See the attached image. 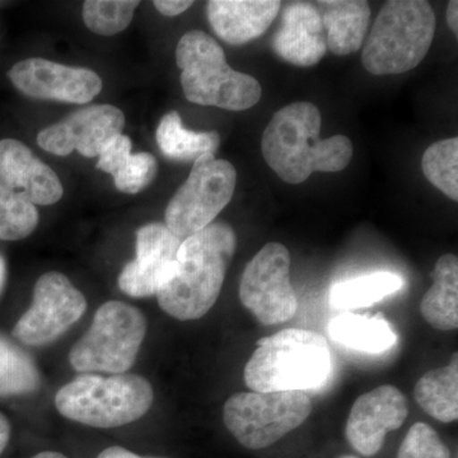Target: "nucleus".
Returning <instances> with one entry per match:
<instances>
[{
	"instance_id": "1a4fd4ad",
	"label": "nucleus",
	"mask_w": 458,
	"mask_h": 458,
	"mask_svg": "<svg viewBox=\"0 0 458 458\" xmlns=\"http://www.w3.org/2000/svg\"><path fill=\"white\" fill-rule=\"evenodd\" d=\"M236 183L237 171L231 162L201 156L165 208V225L181 240L198 233L227 207Z\"/></svg>"
},
{
	"instance_id": "0eeeda50",
	"label": "nucleus",
	"mask_w": 458,
	"mask_h": 458,
	"mask_svg": "<svg viewBox=\"0 0 458 458\" xmlns=\"http://www.w3.org/2000/svg\"><path fill=\"white\" fill-rule=\"evenodd\" d=\"M147 335V319L140 309L122 301L102 304L86 334L69 354L72 369L80 373L128 372L137 360Z\"/></svg>"
},
{
	"instance_id": "c756f323",
	"label": "nucleus",
	"mask_w": 458,
	"mask_h": 458,
	"mask_svg": "<svg viewBox=\"0 0 458 458\" xmlns=\"http://www.w3.org/2000/svg\"><path fill=\"white\" fill-rule=\"evenodd\" d=\"M397 458H452L438 433L426 423H415L401 443Z\"/></svg>"
},
{
	"instance_id": "aec40b11",
	"label": "nucleus",
	"mask_w": 458,
	"mask_h": 458,
	"mask_svg": "<svg viewBox=\"0 0 458 458\" xmlns=\"http://www.w3.org/2000/svg\"><path fill=\"white\" fill-rule=\"evenodd\" d=\"M131 140L119 135L98 156L96 167L114 177V186L125 194H138L156 179L158 165L155 156L141 152L131 155Z\"/></svg>"
},
{
	"instance_id": "b1692460",
	"label": "nucleus",
	"mask_w": 458,
	"mask_h": 458,
	"mask_svg": "<svg viewBox=\"0 0 458 458\" xmlns=\"http://www.w3.org/2000/svg\"><path fill=\"white\" fill-rule=\"evenodd\" d=\"M159 149L168 159L195 162L201 156H216L221 144L216 131H191L183 128L180 114L170 111L162 117L156 131Z\"/></svg>"
},
{
	"instance_id": "20e7f679",
	"label": "nucleus",
	"mask_w": 458,
	"mask_h": 458,
	"mask_svg": "<svg viewBox=\"0 0 458 458\" xmlns=\"http://www.w3.org/2000/svg\"><path fill=\"white\" fill-rule=\"evenodd\" d=\"M183 95L192 104L245 111L260 101V83L228 65L225 50L199 30L185 33L176 47Z\"/></svg>"
},
{
	"instance_id": "dca6fc26",
	"label": "nucleus",
	"mask_w": 458,
	"mask_h": 458,
	"mask_svg": "<svg viewBox=\"0 0 458 458\" xmlns=\"http://www.w3.org/2000/svg\"><path fill=\"white\" fill-rule=\"evenodd\" d=\"M273 50L280 59L301 68L321 62L327 51V33L316 4L294 2L286 5L273 38Z\"/></svg>"
},
{
	"instance_id": "72a5a7b5",
	"label": "nucleus",
	"mask_w": 458,
	"mask_h": 458,
	"mask_svg": "<svg viewBox=\"0 0 458 458\" xmlns=\"http://www.w3.org/2000/svg\"><path fill=\"white\" fill-rule=\"evenodd\" d=\"M447 23L450 26L451 31L454 33V35H458V2L456 0H452V2L448 3L447 7Z\"/></svg>"
},
{
	"instance_id": "f3484780",
	"label": "nucleus",
	"mask_w": 458,
	"mask_h": 458,
	"mask_svg": "<svg viewBox=\"0 0 458 458\" xmlns=\"http://www.w3.org/2000/svg\"><path fill=\"white\" fill-rule=\"evenodd\" d=\"M0 181L22 192L35 205H53L64 194L53 168L17 140H0Z\"/></svg>"
},
{
	"instance_id": "c85d7f7f",
	"label": "nucleus",
	"mask_w": 458,
	"mask_h": 458,
	"mask_svg": "<svg viewBox=\"0 0 458 458\" xmlns=\"http://www.w3.org/2000/svg\"><path fill=\"white\" fill-rule=\"evenodd\" d=\"M140 2L135 0H87L83 21L90 31L99 36H114L125 31Z\"/></svg>"
},
{
	"instance_id": "6e6552de",
	"label": "nucleus",
	"mask_w": 458,
	"mask_h": 458,
	"mask_svg": "<svg viewBox=\"0 0 458 458\" xmlns=\"http://www.w3.org/2000/svg\"><path fill=\"white\" fill-rule=\"evenodd\" d=\"M312 411L302 391L238 393L225 401L223 420L232 436L249 450H262L302 426Z\"/></svg>"
},
{
	"instance_id": "ddd939ff",
	"label": "nucleus",
	"mask_w": 458,
	"mask_h": 458,
	"mask_svg": "<svg viewBox=\"0 0 458 458\" xmlns=\"http://www.w3.org/2000/svg\"><path fill=\"white\" fill-rule=\"evenodd\" d=\"M9 80L29 98L86 105L101 92L102 81L87 68L57 64L30 57L12 66Z\"/></svg>"
},
{
	"instance_id": "39448f33",
	"label": "nucleus",
	"mask_w": 458,
	"mask_h": 458,
	"mask_svg": "<svg viewBox=\"0 0 458 458\" xmlns=\"http://www.w3.org/2000/svg\"><path fill=\"white\" fill-rule=\"evenodd\" d=\"M153 400L152 385L140 375L84 373L57 391L55 408L63 417L83 426L117 428L143 418Z\"/></svg>"
},
{
	"instance_id": "423d86ee",
	"label": "nucleus",
	"mask_w": 458,
	"mask_h": 458,
	"mask_svg": "<svg viewBox=\"0 0 458 458\" xmlns=\"http://www.w3.org/2000/svg\"><path fill=\"white\" fill-rule=\"evenodd\" d=\"M436 25V14L426 0L386 2L361 53L364 68L373 75L417 68L432 47Z\"/></svg>"
},
{
	"instance_id": "f704fd0d",
	"label": "nucleus",
	"mask_w": 458,
	"mask_h": 458,
	"mask_svg": "<svg viewBox=\"0 0 458 458\" xmlns=\"http://www.w3.org/2000/svg\"><path fill=\"white\" fill-rule=\"evenodd\" d=\"M5 276H7V267H5L4 258L0 255V293L4 288Z\"/></svg>"
},
{
	"instance_id": "cd10ccee",
	"label": "nucleus",
	"mask_w": 458,
	"mask_h": 458,
	"mask_svg": "<svg viewBox=\"0 0 458 458\" xmlns=\"http://www.w3.org/2000/svg\"><path fill=\"white\" fill-rule=\"evenodd\" d=\"M421 168L430 183L458 201V140L450 138L432 144L421 158Z\"/></svg>"
},
{
	"instance_id": "7c9ffc66",
	"label": "nucleus",
	"mask_w": 458,
	"mask_h": 458,
	"mask_svg": "<svg viewBox=\"0 0 458 458\" xmlns=\"http://www.w3.org/2000/svg\"><path fill=\"white\" fill-rule=\"evenodd\" d=\"M153 4H155L157 11L164 16L176 17L188 11L194 4V2H189V0H156Z\"/></svg>"
},
{
	"instance_id": "c9c22d12",
	"label": "nucleus",
	"mask_w": 458,
	"mask_h": 458,
	"mask_svg": "<svg viewBox=\"0 0 458 458\" xmlns=\"http://www.w3.org/2000/svg\"><path fill=\"white\" fill-rule=\"evenodd\" d=\"M30 458H69L65 454H59V452L47 451L40 452V454H35V456Z\"/></svg>"
},
{
	"instance_id": "f03ea898",
	"label": "nucleus",
	"mask_w": 458,
	"mask_h": 458,
	"mask_svg": "<svg viewBox=\"0 0 458 458\" xmlns=\"http://www.w3.org/2000/svg\"><path fill=\"white\" fill-rule=\"evenodd\" d=\"M236 249V233L223 222L182 240L174 273L157 292L159 307L180 321L207 315L218 301Z\"/></svg>"
},
{
	"instance_id": "2f4dec72",
	"label": "nucleus",
	"mask_w": 458,
	"mask_h": 458,
	"mask_svg": "<svg viewBox=\"0 0 458 458\" xmlns=\"http://www.w3.org/2000/svg\"><path fill=\"white\" fill-rule=\"evenodd\" d=\"M98 458H157V457H141L134 452L120 447V445H113L106 450L101 452Z\"/></svg>"
},
{
	"instance_id": "f8f14e48",
	"label": "nucleus",
	"mask_w": 458,
	"mask_h": 458,
	"mask_svg": "<svg viewBox=\"0 0 458 458\" xmlns=\"http://www.w3.org/2000/svg\"><path fill=\"white\" fill-rule=\"evenodd\" d=\"M125 116L113 105H92L75 111L63 122L42 129L38 144L42 149L59 157L78 150L95 158L110 141L123 134Z\"/></svg>"
},
{
	"instance_id": "6ab92c4d",
	"label": "nucleus",
	"mask_w": 458,
	"mask_h": 458,
	"mask_svg": "<svg viewBox=\"0 0 458 458\" xmlns=\"http://www.w3.org/2000/svg\"><path fill=\"white\" fill-rule=\"evenodd\" d=\"M327 33V49L337 56L357 53L369 31L370 7L366 0L316 3Z\"/></svg>"
},
{
	"instance_id": "393cba45",
	"label": "nucleus",
	"mask_w": 458,
	"mask_h": 458,
	"mask_svg": "<svg viewBox=\"0 0 458 458\" xmlns=\"http://www.w3.org/2000/svg\"><path fill=\"white\" fill-rule=\"evenodd\" d=\"M403 286V279L397 274L379 271L334 284L330 291V304L342 311L364 309L397 293Z\"/></svg>"
},
{
	"instance_id": "f257e3e1",
	"label": "nucleus",
	"mask_w": 458,
	"mask_h": 458,
	"mask_svg": "<svg viewBox=\"0 0 458 458\" xmlns=\"http://www.w3.org/2000/svg\"><path fill=\"white\" fill-rule=\"evenodd\" d=\"M321 113L311 102L280 108L267 123L261 152L280 180L300 185L315 172L345 170L352 158V143L345 135L319 138Z\"/></svg>"
},
{
	"instance_id": "7ed1b4c3",
	"label": "nucleus",
	"mask_w": 458,
	"mask_h": 458,
	"mask_svg": "<svg viewBox=\"0 0 458 458\" xmlns=\"http://www.w3.org/2000/svg\"><path fill=\"white\" fill-rule=\"evenodd\" d=\"M333 357L324 336L285 328L262 337L247 361L245 382L255 393H285L321 387L330 377Z\"/></svg>"
},
{
	"instance_id": "a211bd4d",
	"label": "nucleus",
	"mask_w": 458,
	"mask_h": 458,
	"mask_svg": "<svg viewBox=\"0 0 458 458\" xmlns=\"http://www.w3.org/2000/svg\"><path fill=\"white\" fill-rule=\"evenodd\" d=\"M280 8L279 0H210L207 14L219 38L241 47L264 35Z\"/></svg>"
},
{
	"instance_id": "a878e982",
	"label": "nucleus",
	"mask_w": 458,
	"mask_h": 458,
	"mask_svg": "<svg viewBox=\"0 0 458 458\" xmlns=\"http://www.w3.org/2000/svg\"><path fill=\"white\" fill-rule=\"evenodd\" d=\"M40 386V370L31 355L0 335V397L36 393Z\"/></svg>"
},
{
	"instance_id": "bb28decb",
	"label": "nucleus",
	"mask_w": 458,
	"mask_h": 458,
	"mask_svg": "<svg viewBox=\"0 0 458 458\" xmlns=\"http://www.w3.org/2000/svg\"><path fill=\"white\" fill-rule=\"evenodd\" d=\"M38 221L40 214L36 205L0 181V240H23L35 231Z\"/></svg>"
},
{
	"instance_id": "9d476101",
	"label": "nucleus",
	"mask_w": 458,
	"mask_h": 458,
	"mask_svg": "<svg viewBox=\"0 0 458 458\" xmlns=\"http://www.w3.org/2000/svg\"><path fill=\"white\" fill-rule=\"evenodd\" d=\"M240 300L262 325L284 324L298 310L291 283V254L283 243H267L246 265Z\"/></svg>"
},
{
	"instance_id": "412c9836",
	"label": "nucleus",
	"mask_w": 458,
	"mask_h": 458,
	"mask_svg": "<svg viewBox=\"0 0 458 458\" xmlns=\"http://www.w3.org/2000/svg\"><path fill=\"white\" fill-rule=\"evenodd\" d=\"M433 285L424 295L420 311L428 324L441 331L458 327V259L445 254L437 261Z\"/></svg>"
},
{
	"instance_id": "473e14b6",
	"label": "nucleus",
	"mask_w": 458,
	"mask_h": 458,
	"mask_svg": "<svg viewBox=\"0 0 458 458\" xmlns=\"http://www.w3.org/2000/svg\"><path fill=\"white\" fill-rule=\"evenodd\" d=\"M9 439H11V424H9L8 419L0 412V454L7 447Z\"/></svg>"
},
{
	"instance_id": "2eb2a0df",
	"label": "nucleus",
	"mask_w": 458,
	"mask_h": 458,
	"mask_svg": "<svg viewBox=\"0 0 458 458\" xmlns=\"http://www.w3.org/2000/svg\"><path fill=\"white\" fill-rule=\"evenodd\" d=\"M182 240L164 223H150L137 232V256L117 279L123 293L134 298L157 294L171 278Z\"/></svg>"
},
{
	"instance_id": "4468645a",
	"label": "nucleus",
	"mask_w": 458,
	"mask_h": 458,
	"mask_svg": "<svg viewBox=\"0 0 458 458\" xmlns=\"http://www.w3.org/2000/svg\"><path fill=\"white\" fill-rule=\"evenodd\" d=\"M408 415L405 394L393 385L379 386L355 401L346 421V439L361 456H375L386 436L403 427Z\"/></svg>"
},
{
	"instance_id": "5701e85b",
	"label": "nucleus",
	"mask_w": 458,
	"mask_h": 458,
	"mask_svg": "<svg viewBox=\"0 0 458 458\" xmlns=\"http://www.w3.org/2000/svg\"><path fill=\"white\" fill-rule=\"evenodd\" d=\"M418 405L442 423L458 419V360L454 352L450 364L429 370L415 385Z\"/></svg>"
},
{
	"instance_id": "e433bc0d",
	"label": "nucleus",
	"mask_w": 458,
	"mask_h": 458,
	"mask_svg": "<svg viewBox=\"0 0 458 458\" xmlns=\"http://www.w3.org/2000/svg\"><path fill=\"white\" fill-rule=\"evenodd\" d=\"M339 458H358V457L349 456V454H345V456H340Z\"/></svg>"
},
{
	"instance_id": "4be33fe9",
	"label": "nucleus",
	"mask_w": 458,
	"mask_h": 458,
	"mask_svg": "<svg viewBox=\"0 0 458 458\" xmlns=\"http://www.w3.org/2000/svg\"><path fill=\"white\" fill-rule=\"evenodd\" d=\"M328 334L334 342L369 354L388 351L397 340L393 327L381 316L369 318L349 312L331 319Z\"/></svg>"
},
{
	"instance_id": "9b49d317",
	"label": "nucleus",
	"mask_w": 458,
	"mask_h": 458,
	"mask_svg": "<svg viewBox=\"0 0 458 458\" xmlns=\"http://www.w3.org/2000/svg\"><path fill=\"white\" fill-rule=\"evenodd\" d=\"M86 310V297L64 274L45 273L36 282L31 307L13 328L14 339L30 346L56 342Z\"/></svg>"
}]
</instances>
